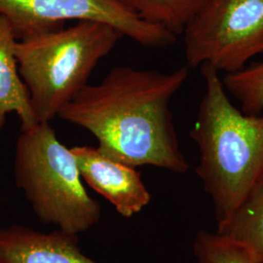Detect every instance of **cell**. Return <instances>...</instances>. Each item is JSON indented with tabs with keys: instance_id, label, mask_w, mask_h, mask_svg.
I'll return each mask as SVG.
<instances>
[{
	"instance_id": "obj_6",
	"label": "cell",
	"mask_w": 263,
	"mask_h": 263,
	"mask_svg": "<svg viewBox=\"0 0 263 263\" xmlns=\"http://www.w3.org/2000/svg\"><path fill=\"white\" fill-rule=\"evenodd\" d=\"M18 40L64 28L67 21H94L118 29L144 47L167 48L177 35L139 18L119 0H0Z\"/></svg>"
},
{
	"instance_id": "obj_5",
	"label": "cell",
	"mask_w": 263,
	"mask_h": 263,
	"mask_svg": "<svg viewBox=\"0 0 263 263\" xmlns=\"http://www.w3.org/2000/svg\"><path fill=\"white\" fill-rule=\"evenodd\" d=\"M182 34L189 68L239 71L263 55V0H205Z\"/></svg>"
},
{
	"instance_id": "obj_7",
	"label": "cell",
	"mask_w": 263,
	"mask_h": 263,
	"mask_svg": "<svg viewBox=\"0 0 263 263\" xmlns=\"http://www.w3.org/2000/svg\"><path fill=\"white\" fill-rule=\"evenodd\" d=\"M70 149L81 178L121 216L131 217L149 204L151 194L135 167L104 155L98 147L83 145Z\"/></svg>"
},
{
	"instance_id": "obj_2",
	"label": "cell",
	"mask_w": 263,
	"mask_h": 263,
	"mask_svg": "<svg viewBox=\"0 0 263 263\" xmlns=\"http://www.w3.org/2000/svg\"><path fill=\"white\" fill-rule=\"evenodd\" d=\"M200 70L205 92L190 138L199 151L196 175L218 227L263 189V113L239 109L219 73L209 66Z\"/></svg>"
},
{
	"instance_id": "obj_14",
	"label": "cell",
	"mask_w": 263,
	"mask_h": 263,
	"mask_svg": "<svg viewBox=\"0 0 263 263\" xmlns=\"http://www.w3.org/2000/svg\"><path fill=\"white\" fill-rule=\"evenodd\" d=\"M0 263H3V262H1V261H0Z\"/></svg>"
},
{
	"instance_id": "obj_12",
	"label": "cell",
	"mask_w": 263,
	"mask_h": 263,
	"mask_svg": "<svg viewBox=\"0 0 263 263\" xmlns=\"http://www.w3.org/2000/svg\"><path fill=\"white\" fill-rule=\"evenodd\" d=\"M193 253L197 263H256L243 243L218 231L199 230Z\"/></svg>"
},
{
	"instance_id": "obj_3",
	"label": "cell",
	"mask_w": 263,
	"mask_h": 263,
	"mask_svg": "<svg viewBox=\"0 0 263 263\" xmlns=\"http://www.w3.org/2000/svg\"><path fill=\"white\" fill-rule=\"evenodd\" d=\"M123 36L107 24L80 21L70 28L17 41L20 76L37 122L50 123L58 116Z\"/></svg>"
},
{
	"instance_id": "obj_8",
	"label": "cell",
	"mask_w": 263,
	"mask_h": 263,
	"mask_svg": "<svg viewBox=\"0 0 263 263\" xmlns=\"http://www.w3.org/2000/svg\"><path fill=\"white\" fill-rule=\"evenodd\" d=\"M78 237L62 230L42 233L24 226L0 229V261L3 263H99L86 256Z\"/></svg>"
},
{
	"instance_id": "obj_10",
	"label": "cell",
	"mask_w": 263,
	"mask_h": 263,
	"mask_svg": "<svg viewBox=\"0 0 263 263\" xmlns=\"http://www.w3.org/2000/svg\"><path fill=\"white\" fill-rule=\"evenodd\" d=\"M144 22L182 34L205 0H119Z\"/></svg>"
},
{
	"instance_id": "obj_11",
	"label": "cell",
	"mask_w": 263,
	"mask_h": 263,
	"mask_svg": "<svg viewBox=\"0 0 263 263\" xmlns=\"http://www.w3.org/2000/svg\"><path fill=\"white\" fill-rule=\"evenodd\" d=\"M216 231L243 243L256 263H263V189Z\"/></svg>"
},
{
	"instance_id": "obj_1",
	"label": "cell",
	"mask_w": 263,
	"mask_h": 263,
	"mask_svg": "<svg viewBox=\"0 0 263 263\" xmlns=\"http://www.w3.org/2000/svg\"><path fill=\"white\" fill-rule=\"evenodd\" d=\"M189 67L171 72L116 66L99 84H87L58 117L90 132L104 155L132 167L149 165L184 174L171 101Z\"/></svg>"
},
{
	"instance_id": "obj_13",
	"label": "cell",
	"mask_w": 263,
	"mask_h": 263,
	"mask_svg": "<svg viewBox=\"0 0 263 263\" xmlns=\"http://www.w3.org/2000/svg\"><path fill=\"white\" fill-rule=\"evenodd\" d=\"M222 83L227 94L241 104L242 111L263 113V59L250 63L239 71L224 74Z\"/></svg>"
},
{
	"instance_id": "obj_4",
	"label": "cell",
	"mask_w": 263,
	"mask_h": 263,
	"mask_svg": "<svg viewBox=\"0 0 263 263\" xmlns=\"http://www.w3.org/2000/svg\"><path fill=\"white\" fill-rule=\"evenodd\" d=\"M14 172L42 222L77 235L100 220V204L86 191L72 151L59 141L50 123L22 129Z\"/></svg>"
},
{
	"instance_id": "obj_9",
	"label": "cell",
	"mask_w": 263,
	"mask_h": 263,
	"mask_svg": "<svg viewBox=\"0 0 263 263\" xmlns=\"http://www.w3.org/2000/svg\"><path fill=\"white\" fill-rule=\"evenodd\" d=\"M17 41L8 20L0 15V132L9 113L17 114L22 129L37 123L28 89L20 76L15 54Z\"/></svg>"
}]
</instances>
